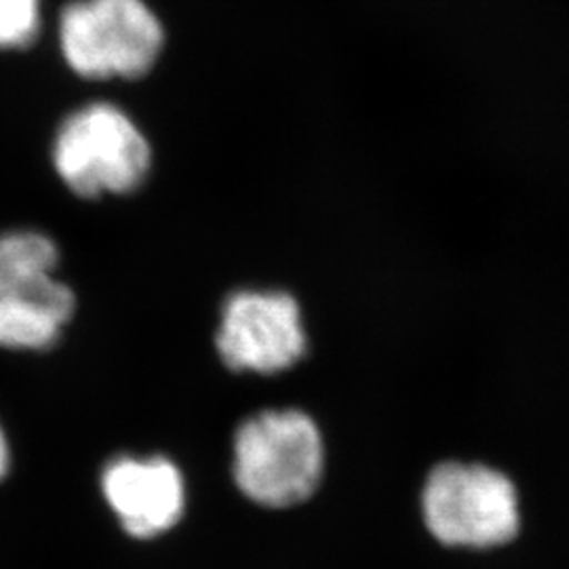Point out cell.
I'll list each match as a JSON object with an SVG mask.
<instances>
[{
    "label": "cell",
    "instance_id": "cell-9",
    "mask_svg": "<svg viewBox=\"0 0 569 569\" xmlns=\"http://www.w3.org/2000/svg\"><path fill=\"white\" fill-rule=\"evenodd\" d=\"M41 0H0V49H26L39 37Z\"/></svg>",
    "mask_w": 569,
    "mask_h": 569
},
{
    "label": "cell",
    "instance_id": "cell-2",
    "mask_svg": "<svg viewBox=\"0 0 569 569\" xmlns=\"http://www.w3.org/2000/svg\"><path fill=\"white\" fill-rule=\"evenodd\" d=\"M422 517L428 533L449 549H498L521 528L515 483L505 472L475 462H443L428 472Z\"/></svg>",
    "mask_w": 569,
    "mask_h": 569
},
{
    "label": "cell",
    "instance_id": "cell-4",
    "mask_svg": "<svg viewBox=\"0 0 569 569\" xmlns=\"http://www.w3.org/2000/svg\"><path fill=\"white\" fill-rule=\"evenodd\" d=\"M163 42V26L143 0H72L61 11V56L82 79H140Z\"/></svg>",
    "mask_w": 569,
    "mask_h": 569
},
{
    "label": "cell",
    "instance_id": "cell-10",
    "mask_svg": "<svg viewBox=\"0 0 569 569\" xmlns=\"http://www.w3.org/2000/svg\"><path fill=\"white\" fill-rule=\"evenodd\" d=\"M7 470H9V446H7L4 432L0 428V479L7 475Z\"/></svg>",
    "mask_w": 569,
    "mask_h": 569
},
{
    "label": "cell",
    "instance_id": "cell-7",
    "mask_svg": "<svg viewBox=\"0 0 569 569\" xmlns=\"http://www.w3.org/2000/svg\"><path fill=\"white\" fill-rule=\"evenodd\" d=\"M77 308L74 293L58 279L41 289L0 298V346L44 350L56 345Z\"/></svg>",
    "mask_w": 569,
    "mask_h": 569
},
{
    "label": "cell",
    "instance_id": "cell-8",
    "mask_svg": "<svg viewBox=\"0 0 569 569\" xmlns=\"http://www.w3.org/2000/svg\"><path fill=\"white\" fill-rule=\"evenodd\" d=\"M58 247L41 232L16 230L0 237V296L41 289L56 281Z\"/></svg>",
    "mask_w": 569,
    "mask_h": 569
},
{
    "label": "cell",
    "instance_id": "cell-1",
    "mask_svg": "<svg viewBox=\"0 0 569 569\" xmlns=\"http://www.w3.org/2000/svg\"><path fill=\"white\" fill-rule=\"evenodd\" d=\"M326 470L317 422L300 409H268L237 430L234 483L266 509H291L315 496Z\"/></svg>",
    "mask_w": 569,
    "mask_h": 569
},
{
    "label": "cell",
    "instance_id": "cell-6",
    "mask_svg": "<svg viewBox=\"0 0 569 569\" xmlns=\"http://www.w3.org/2000/svg\"><path fill=\"white\" fill-rule=\"evenodd\" d=\"M102 489L122 529L142 540L178 526L186 509L182 472L161 456L112 460L103 470Z\"/></svg>",
    "mask_w": 569,
    "mask_h": 569
},
{
    "label": "cell",
    "instance_id": "cell-5",
    "mask_svg": "<svg viewBox=\"0 0 569 569\" xmlns=\"http://www.w3.org/2000/svg\"><path fill=\"white\" fill-rule=\"evenodd\" d=\"M220 359L232 371L272 376L306 355L302 310L284 291H237L222 306L216 338Z\"/></svg>",
    "mask_w": 569,
    "mask_h": 569
},
{
    "label": "cell",
    "instance_id": "cell-3",
    "mask_svg": "<svg viewBox=\"0 0 569 569\" xmlns=\"http://www.w3.org/2000/svg\"><path fill=\"white\" fill-rule=\"evenodd\" d=\"M150 163V143L114 103L82 106L63 119L53 140L56 171L82 199L138 190Z\"/></svg>",
    "mask_w": 569,
    "mask_h": 569
}]
</instances>
